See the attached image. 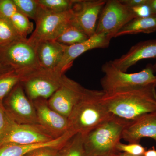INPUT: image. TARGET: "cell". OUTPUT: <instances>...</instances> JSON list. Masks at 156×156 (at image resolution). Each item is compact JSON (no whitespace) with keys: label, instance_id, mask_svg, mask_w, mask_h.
<instances>
[{"label":"cell","instance_id":"27","mask_svg":"<svg viewBox=\"0 0 156 156\" xmlns=\"http://www.w3.org/2000/svg\"><path fill=\"white\" fill-rule=\"evenodd\" d=\"M116 150L120 152L126 153L131 155L135 156H143L147 150L140 143H129L125 144L119 142L116 146Z\"/></svg>","mask_w":156,"mask_h":156},{"label":"cell","instance_id":"5","mask_svg":"<svg viewBox=\"0 0 156 156\" xmlns=\"http://www.w3.org/2000/svg\"><path fill=\"white\" fill-rule=\"evenodd\" d=\"M0 63L11 67L21 77L41 67L36 46L24 37L0 47Z\"/></svg>","mask_w":156,"mask_h":156},{"label":"cell","instance_id":"26","mask_svg":"<svg viewBox=\"0 0 156 156\" xmlns=\"http://www.w3.org/2000/svg\"><path fill=\"white\" fill-rule=\"evenodd\" d=\"M76 0H37L42 8L56 13L69 11L72 9Z\"/></svg>","mask_w":156,"mask_h":156},{"label":"cell","instance_id":"31","mask_svg":"<svg viewBox=\"0 0 156 156\" xmlns=\"http://www.w3.org/2000/svg\"><path fill=\"white\" fill-rule=\"evenodd\" d=\"M136 18H144L151 16L150 9L147 5H143L131 9Z\"/></svg>","mask_w":156,"mask_h":156},{"label":"cell","instance_id":"37","mask_svg":"<svg viewBox=\"0 0 156 156\" xmlns=\"http://www.w3.org/2000/svg\"><path fill=\"white\" fill-rule=\"evenodd\" d=\"M119 156H135L131 155H130V154H129L126 153L120 152L119 154ZM141 156H144V155Z\"/></svg>","mask_w":156,"mask_h":156},{"label":"cell","instance_id":"16","mask_svg":"<svg viewBox=\"0 0 156 156\" xmlns=\"http://www.w3.org/2000/svg\"><path fill=\"white\" fill-rule=\"evenodd\" d=\"M156 58V40H149L137 43L119 58L110 61L117 69L127 72L131 66L146 58Z\"/></svg>","mask_w":156,"mask_h":156},{"label":"cell","instance_id":"9","mask_svg":"<svg viewBox=\"0 0 156 156\" xmlns=\"http://www.w3.org/2000/svg\"><path fill=\"white\" fill-rule=\"evenodd\" d=\"M2 104L8 114L15 122L39 125L33 101L26 94L20 82L5 98Z\"/></svg>","mask_w":156,"mask_h":156},{"label":"cell","instance_id":"35","mask_svg":"<svg viewBox=\"0 0 156 156\" xmlns=\"http://www.w3.org/2000/svg\"><path fill=\"white\" fill-rule=\"evenodd\" d=\"M144 156H156V150L154 147L147 150L144 153Z\"/></svg>","mask_w":156,"mask_h":156},{"label":"cell","instance_id":"13","mask_svg":"<svg viewBox=\"0 0 156 156\" xmlns=\"http://www.w3.org/2000/svg\"><path fill=\"white\" fill-rule=\"evenodd\" d=\"M33 101L36 112L39 125L52 134L58 138L69 131L68 118L51 108L48 99L40 98Z\"/></svg>","mask_w":156,"mask_h":156},{"label":"cell","instance_id":"20","mask_svg":"<svg viewBox=\"0 0 156 156\" xmlns=\"http://www.w3.org/2000/svg\"><path fill=\"white\" fill-rule=\"evenodd\" d=\"M89 38L83 31L71 23L56 41L69 46L82 43Z\"/></svg>","mask_w":156,"mask_h":156},{"label":"cell","instance_id":"22","mask_svg":"<svg viewBox=\"0 0 156 156\" xmlns=\"http://www.w3.org/2000/svg\"><path fill=\"white\" fill-rule=\"evenodd\" d=\"M23 37L9 19L0 15V47Z\"/></svg>","mask_w":156,"mask_h":156},{"label":"cell","instance_id":"8","mask_svg":"<svg viewBox=\"0 0 156 156\" xmlns=\"http://www.w3.org/2000/svg\"><path fill=\"white\" fill-rule=\"evenodd\" d=\"M136 18L131 9L121 0L106 1L101 10L95 33L106 34L112 38L134 18Z\"/></svg>","mask_w":156,"mask_h":156},{"label":"cell","instance_id":"10","mask_svg":"<svg viewBox=\"0 0 156 156\" xmlns=\"http://www.w3.org/2000/svg\"><path fill=\"white\" fill-rule=\"evenodd\" d=\"M55 139L40 125L18 124L10 118L0 140V145L5 143L34 144L50 142Z\"/></svg>","mask_w":156,"mask_h":156},{"label":"cell","instance_id":"6","mask_svg":"<svg viewBox=\"0 0 156 156\" xmlns=\"http://www.w3.org/2000/svg\"><path fill=\"white\" fill-rule=\"evenodd\" d=\"M64 75L56 70L41 67L23 76L20 83L31 101L40 98L48 100L60 87Z\"/></svg>","mask_w":156,"mask_h":156},{"label":"cell","instance_id":"2","mask_svg":"<svg viewBox=\"0 0 156 156\" xmlns=\"http://www.w3.org/2000/svg\"><path fill=\"white\" fill-rule=\"evenodd\" d=\"M104 94L87 89L68 118L69 130L84 136L112 116L101 101Z\"/></svg>","mask_w":156,"mask_h":156},{"label":"cell","instance_id":"7","mask_svg":"<svg viewBox=\"0 0 156 156\" xmlns=\"http://www.w3.org/2000/svg\"><path fill=\"white\" fill-rule=\"evenodd\" d=\"M72 17L71 10L56 13L42 8L35 21V29L28 40L35 46L43 41H56L71 23Z\"/></svg>","mask_w":156,"mask_h":156},{"label":"cell","instance_id":"4","mask_svg":"<svg viewBox=\"0 0 156 156\" xmlns=\"http://www.w3.org/2000/svg\"><path fill=\"white\" fill-rule=\"evenodd\" d=\"M101 69L105 75L100 83L105 93L150 86L156 87V75L151 64L139 72L128 73L117 69L110 61L103 65Z\"/></svg>","mask_w":156,"mask_h":156},{"label":"cell","instance_id":"19","mask_svg":"<svg viewBox=\"0 0 156 156\" xmlns=\"http://www.w3.org/2000/svg\"><path fill=\"white\" fill-rule=\"evenodd\" d=\"M156 31V15L135 18L122 27L115 37L139 33L151 34Z\"/></svg>","mask_w":156,"mask_h":156},{"label":"cell","instance_id":"24","mask_svg":"<svg viewBox=\"0 0 156 156\" xmlns=\"http://www.w3.org/2000/svg\"><path fill=\"white\" fill-rule=\"evenodd\" d=\"M9 20L23 37L27 38V36L32 33L34 30L33 23L18 10Z\"/></svg>","mask_w":156,"mask_h":156},{"label":"cell","instance_id":"15","mask_svg":"<svg viewBox=\"0 0 156 156\" xmlns=\"http://www.w3.org/2000/svg\"><path fill=\"white\" fill-rule=\"evenodd\" d=\"M144 137L152 138L156 142V112L130 121L123 130L122 139L129 143H140Z\"/></svg>","mask_w":156,"mask_h":156},{"label":"cell","instance_id":"36","mask_svg":"<svg viewBox=\"0 0 156 156\" xmlns=\"http://www.w3.org/2000/svg\"><path fill=\"white\" fill-rule=\"evenodd\" d=\"M120 152H117L114 153L109 154L105 155L100 156H119L120 154Z\"/></svg>","mask_w":156,"mask_h":156},{"label":"cell","instance_id":"34","mask_svg":"<svg viewBox=\"0 0 156 156\" xmlns=\"http://www.w3.org/2000/svg\"><path fill=\"white\" fill-rule=\"evenodd\" d=\"M148 6L150 9L152 15H156V0H148Z\"/></svg>","mask_w":156,"mask_h":156},{"label":"cell","instance_id":"3","mask_svg":"<svg viewBox=\"0 0 156 156\" xmlns=\"http://www.w3.org/2000/svg\"><path fill=\"white\" fill-rule=\"evenodd\" d=\"M130 121L112 116L83 136L86 156L105 155L118 151L125 127Z\"/></svg>","mask_w":156,"mask_h":156},{"label":"cell","instance_id":"28","mask_svg":"<svg viewBox=\"0 0 156 156\" xmlns=\"http://www.w3.org/2000/svg\"><path fill=\"white\" fill-rule=\"evenodd\" d=\"M17 11L13 0H2L0 8L1 16L9 20Z\"/></svg>","mask_w":156,"mask_h":156},{"label":"cell","instance_id":"29","mask_svg":"<svg viewBox=\"0 0 156 156\" xmlns=\"http://www.w3.org/2000/svg\"><path fill=\"white\" fill-rule=\"evenodd\" d=\"M61 148L54 147H44L37 149L24 156H59Z\"/></svg>","mask_w":156,"mask_h":156},{"label":"cell","instance_id":"11","mask_svg":"<svg viewBox=\"0 0 156 156\" xmlns=\"http://www.w3.org/2000/svg\"><path fill=\"white\" fill-rule=\"evenodd\" d=\"M86 90L80 84L64 75L60 87L48 99V104L58 113L68 118Z\"/></svg>","mask_w":156,"mask_h":156},{"label":"cell","instance_id":"14","mask_svg":"<svg viewBox=\"0 0 156 156\" xmlns=\"http://www.w3.org/2000/svg\"><path fill=\"white\" fill-rule=\"evenodd\" d=\"M112 39L111 37L106 34L95 33L85 41L71 46H67L61 61L55 70L64 74L72 66L76 58L89 50L108 48Z\"/></svg>","mask_w":156,"mask_h":156},{"label":"cell","instance_id":"39","mask_svg":"<svg viewBox=\"0 0 156 156\" xmlns=\"http://www.w3.org/2000/svg\"><path fill=\"white\" fill-rule=\"evenodd\" d=\"M2 0H0V8H1V5H2Z\"/></svg>","mask_w":156,"mask_h":156},{"label":"cell","instance_id":"32","mask_svg":"<svg viewBox=\"0 0 156 156\" xmlns=\"http://www.w3.org/2000/svg\"><path fill=\"white\" fill-rule=\"evenodd\" d=\"M121 2L129 8L147 5L148 0H121Z\"/></svg>","mask_w":156,"mask_h":156},{"label":"cell","instance_id":"30","mask_svg":"<svg viewBox=\"0 0 156 156\" xmlns=\"http://www.w3.org/2000/svg\"><path fill=\"white\" fill-rule=\"evenodd\" d=\"M10 117L3 107L2 102L0 103V140L9 124Z\"/></svg>","mask_w":156,"mask_h":156},{"label":"cell","instance_id":"21","mask_svg":"<svg viewBox=\"0 0 156 156\" xmlns=\"http://www.w3.org/2000/svg\"><path fill=\"white\" fill-rule=\"evenodd\" d=\"M59 156H86L84 137L76 133L60 150Z\"/></svg>","mask_w":156,"mask_h":156},{"label":"cell","instance_id":"25","mask_svg":"<svg viewBox=\"0 0 156 156\" xmlns=\"http://www.w3.org/2000/svg\"><path fill=\"white\" fill-rule=\"evenodd\" d=\"M21 80V76L15 71L0 77V103L2 102L11 90Z\"/></svg>","mask_w":156,"mask_h":156},{"label":"cell","instance_id":"1","mask_svg":"<svg viewBox=\"0 0 156 156\" xmlns=\"http://www.w3.org/2000/svg\"><path fill=\"white\" fill-rule=\"evenodd\" d=\"M156 89L150 86L105 93L101 101L112 115L132 121L156 112Z\"/></svg>","mask_w":156,"mask_h":156},{"label":"cell","instance_id":"38","mask_svg":"<svg viewBox=\"0 0 156 156\" xmlns=\"http://www.w3.org/2000/svg\"><path fill=\"white\" fill-rule=\"evenodd\" d=\"M152 69L154 73H156V62L154 65H152Z\"/></svg>","mask_w":156,"mask_h":156},{"label":"cell","instance_id":"23","mask_svg":"<svg viewBox=\"0 0 156 156\" xmlns=\"http://www.w3.org/2000/svg\"><path fill=\"white\" fill-rule=\"evenodd\" d=\"M13 2L20 12L27 18L36 20L42 9L37 0H13Z\"/></svg>","mask_w":156,"mask_h":156},{"label":"cell","instance_id":"18","mask_svg":"<svg viewBox=\"0 0 156 156\" xmlns=\"http://www.w3.org/2000/svg\"><path fill=\"white\" fill-rule=\"evenodd\" d=\"M35 46L41 67L49 70H55L58 66L67 47L55 40L43 41Z\"/></svg>","mask_w":156,"mask_h":156},{"label":"cell","instance_id":"12","mask_svg":"<svg viewBox=\"0 0 156 156\" xmlns=\"http://www.w3.org/2000/svg\"><path fill=\"white\" fill-rule=\"evenodd\" d=\"M105 0H76L71 10L72 24H73L89 37L95 34L101 10Z\"/></svg>","mask_w":156,"mask_h":156},{"label":"cell","instance_id":"17","mask_svg":"<svg viewBox=\"0 0 156 156\" xmlns=\"http://www.w3.org/2000/svg\"><path fill=\"white\" fill-rule=\"evenodd\" d=\"M76 133L72 130L50 142L30 144L5 143L0 145V156H24L41 148L54 147L62 148Z\"/></svg>","mask_w":156,"mask_h":156},{"label":"cell","instance_id":"33","mask_svg":"<svg viewBox=\"0 0 156 156\" xmlns=\"http://www.w3.org/2000/svg\"><path fill=\"white\" fill-rule=\"evenodd\" d=\"M13 71H15L11 67L0 63V77Z\"/></svg>","mask_w":156,"mask_h":156}]
</instances>
